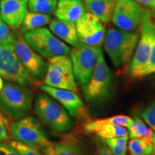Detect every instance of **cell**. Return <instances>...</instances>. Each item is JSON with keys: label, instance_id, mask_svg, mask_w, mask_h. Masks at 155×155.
Returning <instances> with one entry per match:
<instances>
[{"label": "cell", "instance_id": "cell-35", "mask_svg": "<svg viewBox=\"0 0 155 155\" xmlns=\"http://www.w3.org/2000/svg\"><path fill=\"white\" fill-rule=\"evenodd\" d=\"M4 86V81L2 76H0V91L2 90Z\"/></svg>", "mask_w": 155, "mask_h": 155}, {"label": "cell", "instance_id": "cell-26", "mask_svg": "<svg viewBox=\"0 0 155 155\" xmlns=\"http://www.w3.org/2000/svg\"><path fill=\"white\" fill-rule=\"evenodd\" d=\"M15 40L9 27L0 17V45H14Z\"/></svg>", "mask_w": 155, "mask_h": 155}, {"label": "cell", "instance_id": "cell-22", "mask_svg": "<svg viewBox=\"0 0 155 155\" xmlns=\"http://www.w3.org/2000/svg\"><path fill=\"white\" fill-rule=\"evenodd\" d=\"M130 155H148L152 153V137L132 138L128 145Z\"/></svg>", "mask_w": 155, "mask_h": 155}, {"label": "cell", "instance_id": "cell-25", "mask_svg": "<svg viewBox=\"0 0 155 155\" xmlns=\"http://www.w3.org/2000/svg\"><path fill=\"white\" fill-rule=\"evenodd\" d=\"M28 2L31 11L50 15L55 12L58 0H28Z\"/></svg>", "mask_w": 155, "mask_h": 155}, {"label": "cell", "instance_id": "cell-38", "mask_svg": "<svg viewBox=\"0 0 155 155\" xmlns=\"http://www.w3.org/2000/svg\"><path fill=\"white\" fill-rule=\"evenodd\" d=\"M153 25H154V29H155V22H153Z\"/></svg>", "mask_w": 155, "mask_h": 155}, {"label": "cell", "instance_id": "cell-18", "mask_svg": "<svg viewBox=\"0 0 155 155\" xmlns=\"http://www.w3.org/2000/svg\"><path fill=\"white\" fill-rule=\"evenodd\" d=\"M87 133H94L100 139L124 137L129 135V131L122 126L107 123H99L96 119L88 122L84 127Z\"/></svg>", "mask_w": 155, "mask_h": 155}, {"label": "cell", "instance_id": "cell-8", "mask_svg": "<svg viewBox=\"0 0 155 155\" xmlns=\"http://www.w3.org/2000/svg\"><path fill=\"white\" fill-rule=\"evenodd\" d=\"M24 38L35 51L45 58L71 53V48L46 28L25 32Z\"/></svg>", "mask_w": 155, "mask_h": 155}, {"label": "cell", "instance_id": "cell-10", "mask_svg": "<svg viewBox=\"0 0 155 155\" xmlns=\"http://www.w3.org/2000/svg\"><path fill=\"white\" fill-rule=\"evenodd\" d=\"M9 134L15 141L38 150L50 141L38 120L31 116H25L10 124Z\"/></svg>", "mask_w": 155, "mask_h": 155}, {"label": "cell", "instance_id": "cell-24", "mask_svg": "<svg viewBox=\"0 0 155 155\" xmlns=\"http://www.w3.org/2000/svg\"><path fill=\"white\" fill-rule=\"evenodd\" d=\"M128 139H129V136H124V137L103 139L101 140L113 154L126 155L127 152Z\"/></svg>", "mask_w": 155, "mask_h": 155}, {"label": "cell", "instance_id": "cell-36", "mask_svg": "<svg viewBox=\"0 0 155 155\" xmlns=\"http://www.w3.org/2000/svg\"><path fill=\"white\" fill-rule=\"evenodd\" d=\"M152 15L154 16V17H155V8L152 10Z\"/></svg>", "mask_w": 155, "mask_h": 155}, {"label": "cell", "instance_id": "cell-17", "mask_svg": "<svg viewBox=\"0 0 155 155\" xmlns=\"http://www.w3.org/2000/svg\"><path fill=\"white\" fill-rule=\"evenodd\" d=\"M86 11L81 0H59L55 15L58 19L75 23L84 15Z\"/></svg>", "mask_w": 155, "mask_h": 155}, {"label": "cell", "instance_id": "cell-33", "mask_svg": "<svg viewBox=\"0 0 155 155\" xmlns=\"http://www.w3.org/2000/svg\"><path fill=\"white\" fill-rule=\"evenodd\" d=\"M139 5L153 10L155 8V0H134Z\"/></svg>", "mask_w": 155, "mask_h": 155}, {"label": "cell", "instance_id": "cell-9", "mask_svg": "<svg viewBox=\"0 0 155 155\" xmlns=\"http://www.w3.org/2000/svg\"><path fill=\"white\" fill-rule=\"evenodd\" d=\"M101 48L92 47L80 42L71 51V59L76 83L83 89L88 84L94 72Z\"/></svg>", "mask_w": 155, "mask_h": 155}, {"label": "cell", "instance_id": "cell-23", "mask_svg": "<svg viewBox=\"0 0 155 155\" xmlns=\"http://www.w3.org/2000/svg\"><path fill=\"white\" fill-rule=\"evenodd\" d=\"M129 137L132 138H142V137H152L154 132L144 121L139 117H135L129 126Z\"/></svg>", "mask_w": 155, "mask_h": 155}, {"label": "cell", "instance_id": "cell-39", "mask_svg": "<svg viewBox=\"0 0 155 155\" xmlns=\"http://www.w3.org/2000/svg\"></svg>", "mask_w": 155, "mask_h": 155}, {"label": "cell", "instance_id": "cell-28", "mask_svg": "<svg viewBox=\"0 0 155 155\" xmlns=\"http://www.w3.org/2000/svg\"><path fill=\"white\" fill-rule=\"evenodd\" d=\"M9 144L14 147L20 155H43L38 149L29 147L19 141L12 140L9 141Z\"/></svg>", "mask_w": 155, "mask_h": 155}, {"label": "cell", "instance_id": "cell-31", "mask_svg": "<svg viewBox=\"0 0 155 155\" xmlns=\"http://www.w3.org/2000/svg\"><path fill=\"white\" fill-rule=\"evenodd\" d=\"M0 155H20L9 142H0Z\"/></svg>", "mask_w": 155, "mask_h": 155}, {"label": "cell", "instance_id": "cell-7", "mask_svg": "<svg viewBox=\"0 0 155 155\" xmlns=\"http://www.w3.org/2000/svg\"><path fill=\"white\" fill-rule=\"evenodd\" d=\"M112 83V72L101 52L88 84L83 89L87 101L94 104L105 100L111 93Z\"/></svg>", "mask_w": 155, "mask_h": 155}, {"label": "cell", "instance_id": "cell-4", "mask_svg": "<svg viewBox=\"0 0 155 155\" xmlns=\"http://www.w3.org/2000/svg\"><path fill=\"white\" fill-rule=\"evenodd\" d=\"M155 29L149 11L145 12L139 28L138 43L128 68V72L132 78L139 79L144 77V71L150 58Z\"/></svg>", "mask_w": 155, "mask_h": 155}, {"label": "cell", "instance_id": "cell-34", "mask_svg": "<svg viewBox=\"0 0 155 155\" xmlns=\"http://www.w3.org/2000/svg\"><path fill=\"white\" fill-rule=\"evenodd\" d=\"M152 147H153V152L155 153V134L152 135Z\"/></svg>", "mask_w": 155, "mask_h": 155}, {"label": "cell", "instance_id": "cell-32", "mask_svg": "<svg viewBox=\"0 0 155 155\" xmlns=\"http://www.w3.org/2000/svg\"><path fill=\"white\" fill-rule=\"evenodd\" d=\"M96 155H114L108 148L107 146L103 142L101 139L98 138L96 139Z\"/></svg>", "mask_w": 155, "mask_h": 155}, {"label": "cell", "instance_id": "cell-6", "mask_svg": "<svg viewBox=\"0 0 155 155\" xmlns=\"http://www.w3.org/2000/svg\"><path fill=\"white\" fill-rule=\"evenodd\" d=\"M43 84L78 92L72 61L68 55H56L48 58L47 71L43 79Z\"/></svg>", "mask_w": 155, "mask_h": 155}, {"label": "cell", "instance_id": "cell-13", "mask_svg": "<svg viewBox=\"0 0 155 155\" xmlns=\"http://www.w3.org/2000/svg\"><path fill=\"white\" fill-rule=\"evenodd\" d=\"M75 23L79 42L92 47H101L105 40L106 30L98 17L91 13L86 12Z\"/></svg>", "mask_w": 155, "mask_h": 155}, {"label": "cell", "instance_id": "cell-29", "mask_svg": "<svg viewBox=\"0 0 155 155\" xmlns=\"http://www.w3.org/2000/svg\"><path fill=\"white\" fill-rule=\"evenodd\" d=\"M9 130L10 124L9 119L0 111V142H4L8 140L10 137Z\"/></svg>", "mask_w": 155, "mask_h": 155}, {"label": "cell", "instance_id": "cell-27", "mask_svg": "<svg viewBox=\"0 0 155 155\" xmlns=\"http://www.w3.org/2000/svg\"><path fill=\"white\" fill-rule=\"evenodd\" d=\"M141 117L147 126L155 131V101L149 104L141 112Z\"/></svg>", "mask_w": 155, "mask_h": 155}, {"label": "cell", "instance_id": "cell-5", "mask_svg": "<svg viewBox=\"0 0 155 155\" xmlns=\"http://www.w3.org/2000/svg\"><path fill=\"white\" fill-rule=\"evenodd\" d=\"M0 76L29 89L35 88L38 83L17 58L14 45H0Z\"/></svg>", "mask_w": 155, "mask_h": 155}, {"label": "cell", "instance_id": "cell-15", "mask_svg": "<svg viewBox=\"0 0 155 155\" xmlns=\"http://www.w3.org/2000/svg\"><path fill=\"white\" fill-rule=\"evenodd\" d=\"M28 0H2L0 16L9 28L17 29L28 13Z\"/></svg>", "mask_w": 155, "mask_h": 155}, {"label": "cell", "instance_id": "cell-19", "mask_svg": "<svg viewBox=\"0 0 155 155\" xmlns=\"http://www.w3.org/2000/svg\"><path fill=\"white\" fill-rule=\"evenodd\" d=\"M49 28L57 38L65 42V43L73 47L80 43L78 39L75 23L74 22L54 19L49 23Z\"/></svg>", "mask_w": 155, "mask_h": 155}, {"label": "cell", "instance_id": "cell-12", "mask_svg": "<svg viewBox=\"0 0 155 155\" xmlns=\"http://www.w3.org/2000/svg\"><path fill=\"white\" fill-rule=\"evenodd\" d=\"M14 50L31 76L37 81H43L47 71V63L29 45L22 35L15 37Z\"/></svg>", "mask_w": 155, "mask_h": 155}, {"label": "cell", "instance_id": "cell-20", "mask_svg": "<svg viewBox=\"0 0 155 155\" xmlns=\"http://www.w3.org/2000/svg\"><path fill=\"white\" fill-rule=\"evenodd\" d=\"M116 0H83L88 12L98 17L103 23H108L112 19Z\"/></svg>", "mask_w": 155, "mask_h": 155}, {"label": "cell", "instance_id": "cell-16", "mask_svg": "<svg viewBox=\"0 0 155 155\" xmlns=\"http://www.w3.org/2000/svg\"><path fill=\"white\" fill-rule=\"evenodd\" d=\"M43 155H86L73 136H65L58 141H49L40 149Z\"/></svg>", "mask_w": 155, "mask_h": 155}, {"label": "cell", "instance_id": "cell-30", "mask_svg": "<svg viewBox=\"0 0 155 155\" xmlns=\"http://www.w3.org/2000/svg\"><path fill=\"white\" fill-rule=\"evenodd\" d=\"M154 73H155V32L153 37L152 50L144 71V77Z\"/></svg>", "mask_w": 155, "mask_h": 155}, {"label": "cell", "instance_id": "cell-11", "mask_svg": "<svg viewBox=\"0 0 155 155\" xmlns=\"http://www.w3.org/2000/svg\"><path fill=\"white\" fill-rule=\"evenodd\" d=\"M147 10L134 0H116L112 22L122 30H137Z\"/></svg>", "mask_w": 155, "mask_h": 155}, {"label": "cell", "instance_id": "cell-37", "mask_svg": "<svg viewBox=\"0 0 155 155\" xmlns=\"http://www.w3.org/2000/svg\"><path fill=\"white\" fill-rule=\"evenodd\" d=\"M148 155H155V153H154V154H152V153H151V154H148Z\"/></svg>", "mask_w": 155, "mask_h": 155}, {"label": "cell", "instance_id": "cell-1", "mask_svg": "<svg viewBox=\"0 0 155 155\" xmlns=\"http://www.w3.org/2000/svg\"><path fill=\"white\" fill-rule=\"evenodd\" d=\"M139 31H126L110 28L104 40V49L114 67L124 70L129 68L138 43Z\"/></svg>", "mask_w": 155, "mask_h": 155}, {"label": "cell", "instance_id": "cell-2", "mask_svg": "<svg viewBox=\"0 0 155 155\" xmlns=\"http://www.w3.org/2000/svg\"><path fill=\"white\" fill-rule=\"evenodd\" d=\"M32 101L30 89L8 81L0 91V111L8 119H20L32 109Z\"/></svg>", "mask_w": 155, "mask_h": 155}, {"label": "cell", "instance_id": "cell-3", "mask_svg": "<svg viewBox=\"0 0 155 155\" xmlns=\"http://www.w3.org/2000/svg\"><path fill=\"white\" fill-rule=\"evenodd\" d=\"M37 116L50 129L56 132L71 131L74 122L68 112L48 94H39L34 104Z\"/></svg>", "mask_w": 155, "mask_h": 155}, {"label": "cell", "instance_id": "cell-21", "mask_svg": "<svg viewBox=\"0 0 155 155\" xmlns=\"http://www.w3.org/2000/svg\"><path fill=\"white\" fill-rule=\"evenodd\" d=\"M50 21L51 17L50 15L32 11L28 12L21 25V30L22 32L35 30L49 24Z\"/></svg>", "mask_w": 155, "mask_h": 155}, {"label": "cell", "instance_id": "cell-14", "mask_svg": "<svg viewBox=\"0 0 155 155\" xmlns=\"http://www.w3.org/2000/svg\"><path fill=\"white\" fill-rule=\"evenodd\" d=\"M40 88L61 104L72 117L79 119L85 115L84 104L75 92L54 88L45 84L40 85Z\"/></svg>", "mask_w": 155, "mask_h": 155}]
</instances>
